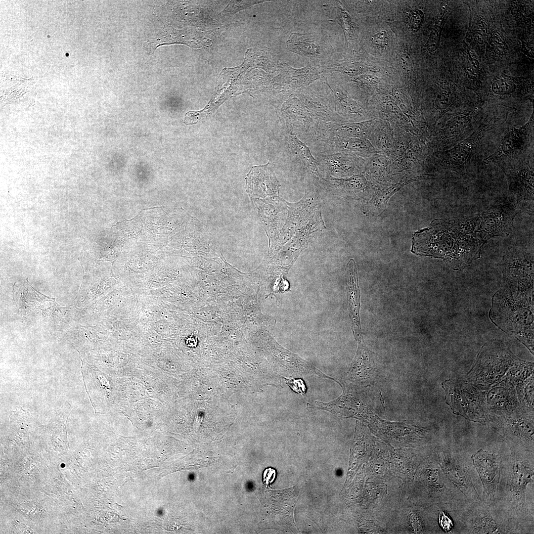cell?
Listing matches in <instances>:
<instances>
[{
	"instance_id": "cell-22",
	"label": "cell",
	"mask_w": 534,
	"mask_h": 534,
	"mask_svg": "<svg viewBox=\"0 0 534 534\" xmlns=\"http://www.w3.org/2000/svg\"><path fill=\"white\" fill-rule=\"evenodd\" d=\"M322 43L312 34L292 33L287 42L288 48L301 55L320 57L324 55Z\"/></svg>"
},
{
	"instance_id": "cell-12",
	"label": "cell",
	"mask_w": 534,
	"mask_h": 534,
	"mask_svg": "<svg viewBox=\"0 0 534 534\" xmlns=\"http://www.w3.org/2000/svg\"><path fill=\"white\" fill-rule=\"evenodd\" d=\"M471 458L482 482L486 501L493 503L499 486L501 457L481 448Z\"/></svg>"
},
{
	"instance_id": "cell-7",
	"label": "cell",
	"mask_w": 534,
	"mask_h": 534,
	"mask_svg": "<svg viewBox=\"0 0 534 534\" xmlns=\"http://www.w3.org/2000/svg\"><path fill=\"white\" fill-rule=\"evenodd\" d=\"M496 432L514 451L534 452L533 415L518 411L491 418Z\"/></svg>"
},
{
	"instance_id": "cell-10",
	"label": "cell",
	"mask_w": 534,
	"mask_h": 534,
	"mask_svg": "<svg viewBox=\"0 0 534 534\" xmlns=\"http://www.w3.org/2000/svg\"><path fill=\"white\" fill-rule=\"evenodd\" d=\"M506 175L509 192L516 197V211L534 214V167L530 160L502 170Z\"/></svg>"
},
{
	"instance_id": "cell-16",
	"label": "cell",
	"mask_w": 534,
	"mask_h": 534,
	"mask_svg": "<svg viewBox=\"0 0 534 534\" xmlns=\"http://www.w3.org/2000/svg\"><path fill=\"white\" fill-rule=\"evenodd\" d=\"M297 96L304 105L309 115L316 122H342L334 112L330 101L311 90H299Z\"/></svg>"
},
{
	"instance_id": "cell-25",
	"label": "cell",
	"mask_w": 534,
	"mask_h": 534,
	"mask_svg": "<svg viewBox=\"0 0 534 534\" xmlns=\"http://www.w3.org/2000/svg\"><path fill=\"white\" fill-rule=\"evenodd\" d=\"M329 88L332 92L333 100L338 102L346 113L350 115H359L361 113V109L356 101L347 97L341 90Z\"/></svg>"
},
{
	"instance_id": "cell-27",
	"label": "cell",
	"mask_w": 534,
	"mask_h": 534,
	"mask_svg": "<svg viewBox=\"0 0 534 534\" xmlns=\"http://www.w3.org/2000/svg\"><path fill=\"white\" fill-rule=\"evenodd\" d=\"M424 19L423 12L419 9L409 11L406 15V21L408 26L414 31H417L421 27Z\"/></svg>"
},
{
	"instance_id": "cell-4",
	"label": "cell",
	"mask_w": 534,
	"mask_h": 534,
	"mask_svg": "<svg viewBox=\"0 0 534 534\" xmlns=\"http://www.w3.org/2000/svg\"><path fill=\"white\" fill-rule=\"evenodd\" d=\"M474 228L471 217L434 221L430 227L416 233L425 240L421 243L424 248L421 252L425 255L443 259L456 270L460 244L466 233Z\"/></svg>"
},
{
	"instance_id": "cell-28",
	"label": "cell",
	"mask_w": 534,
	"mask_h": 534,
	"mask_svg": "<svg viewBox=\"0 0 534 534\" xmlns=\"http://www.w3.org/2000/svg\"><path fill=\"white\" fill-rule=\"evenodd\" d=\"M439 523L441 527L446 533L451 532L453 530V523L452 520L441 509L439 510Z\"/></svg>"
},
{
	"instance_id": "cell-24",
	"label": "cell",
	"mask_w": 534,
	"mask_h": 534,
	"mask_svg": "<svg viewBox=\"0 0 534 534\" xmlns=\"http://www.w3.org/2000/svg\"><path fill=\"white\" fill-rule=\"evenodd\" d=\"M447 11L445 10L438 18L425 44L427 49L433 52L436 51L439 45L442 32L447 17Z\"/></svg>"
},
{
	"instance_id": "cell-29",
	"label": "cell",
	"mask_w": 534,
	"mask_h": 534,
	"mask_svg": "<svg viewBox=\"0 0 534 534\" xmlns=\"http://www.w3.org/2000/svg\"><path fill=\"white\" fill-rule=\"evenodd\" d=\"M371 42L373 45L378 47H385L388 43V38L386 31H379L372 36Z\"/></svg>"
},
{
	"instance_id": "cell-14",
	"label": "cell",
	"mask_w": 534,
	"mask_h": 534,
	"mask_svg": "<svg viewBox=\"0 0 534 534\" xmlns=\"http://www.w3.org/2000/svg\"><path fill=\"white\" fill-rule=\"evenodd\" d=\"M503 280L534 281V256L517 247H510L504 253L500 263Z\"/></svg>"
},
{
	"instance_id": "cell-19",
	"label": "cell",
	"mask_w": 534,
	"mask_h": 534,
	"mask_svg": "<svg viewBox=\"0 0 534 534\" xmlns=\"http://www.w3.org/2000/svg\"><path fill=\"white\" fill-rule=\"evenodd\" d=\"M315 158L318 162V171L328 175L353 172L359 162L358 158L346 152L320 155Z\"/></svg>"
},
{
	"instance_id": "cell-13",
	"label": "cell",
	"mask_w": 534,
	"mask_h": 534,
	"mask_svg": "<svg viewBox=\"0 0 534 534\" xmlns=\"http://www.w3.org/2000/svg\"><path fill=\"white\" fill-rule=\"evenodd\" d=\"M283 141L286 161L290 167L318 174V162L308 146L295 133L292 125L283 120Z\"/></svg>"
},
{
	"instance_id": "cell-18",
	"label": "cell",
	"mask_w": 534,
	"mask_h": 534,
	"mask_svg": "<svg viewBox=\"0 0 534 534\" xmlns=\"http://www.w3.org/2000/svg\"><path fill=\"white\" fill-rule=\"evenodd\" d=\"M533 86L526 82L505 75L495 78L490 87V95L498 99L522 98L533 91Z\"/></svg>"
},
{
	"instance_id": "cell-9",
	"label": "cell",
	"mask_w": 534,
	"mask_h": 534,
	"mask_svg": "<svg viewBox=\"0 0 534 534\" xmlns=\"http://www.w3.org/2000/svg\"><path fill=\"white\" fill-rule=\"evenodd\" d=\"M481 111L476 106L449 114L439 131L437 141L441 147L447 150L469 136L484 118Z\"/></svg>"
},
{
	"instance_id": "cell-11",
	"label": "cell",
	"mask_w": 534,
	"mask_h": 534,
	"mask_svg": "<svg viewBox=\"0 0 534 534\" xmlns=\"http://www.w3.org/2000/svg\"><path fill=\"white\" fill-rule=\"evenodd\" d=\"M518 213L510 204L492 207L477 215L476 231L486 243L494 236L508 235Z\"/></svg>"
},
{
	"instance_id": "cell-17",
	"label": "cell",
	"mask_w": 534,
	"mask_h": 534,
	"mask_svg": "<svg viewBox=\"0 0 534 534\" xmlns=\"http://www.w3.org/2000/svg\"><path fill=\"white\" fill-rule=\"evenodd\" d=\"M282 116L284 120L292 125L300 139L309 132L315 122L299 98L296 97L288 99L283 104Z\"/></svg>"
},
{
	"instance_id": "cell-8",
	"label": "cell",
	"mask_w": 534,
	"mask_h": 534,
	"mask_svg": "<svg viewBox=\"0 0 534 534\" xmlns=\"http://www.w3.org/2000/svg\"><path fill=\"white\" fill-rule=\"evenodd\" d=\"M456 511V520L461 524L466 534H508L499 518L493 516L492 508L481 500L468 502Z\"/></svg>"
},
{
	"instance_id": "cell-23",
	"label": "cell",
	"mask_w": 534,
	"mask_h": 534,
	"mask_svg": "<svg viewBox=\"0 0 534 534\" xmlns=\"http://www.w3.org/2000/svg\"><path fill=\"white\" fill-rule=\"evenodd\" d=\"M463 94L458 88L451 84L439 86L434 94V109L438 119L446 112L458 108L462 103Z\"/></svg>"
},
{
	"instance_id": "cell-26",
	"label": "cell",
	"mask_w": 534,
	"mask_h": 534,
	"mask_svg": "<svg viewBox=\"0 0 534 534\" xmlns=\"http://www.w3.org/2000/svg\"><path fill=\"white\" fill-rule=\"evenodd\" d=\"M520 401L525 407L533 413L534 406V377L531 376L523 385L518 389Z\"/></svg>"
},
{
	"instance_id": "cell-6",
	"label": "cell",
	"mask_w": 534,
	"mask_h": 534,
	"mask_svg": "<svg viewBox=\"0 0 534 534\" xmlns=\"http://www.w3.org/2000/svg\"><path fill=\"white\" fill-rule=\"evenodd\" d=\"M445 402L453 413L475 422L488 419L485 395L471 384L453 380L442 383Z\"/></svg>"
},
{
	"instance_id": "cell-21",
	"label": "cell",
	"mask_w": 534,
	"mask_h": 534,
	"mask_svg": "<svg viewBox=\"0 0 534 534\" xmlns=\"http://www.w3.org/2000/svg\"><path fill=\"white\" fill-rule=\"evenodd\" d=\"M347 284L349 309L353 331L356 339L359 340L362 339L359 317V291L356 267L353 259H351L348 265Z\"/></svg>"
},
{
	"instance_id": "cell-5",
	"label": "cell",
	"mask_w": 534,
	"mask_h": 534,
	"mask_svg": "<svg viewBox=\"0 0 534 534\" xmlns=\"http://www.w3.org/2000/svg\"><path fill=\"white\" fill-rule=\"evenodd\" d=\"M534 119L533 112L524 125L507 129L493 153L484 159L485 164H494L503 170L529 160L533 155Z\"/></svg>"
},
{
	"instance_id": "cell-33",
	"label": "cell",
	"mask_w": 534,
	"mask_h": 534,
	"mask_svg": "<svg viewBox=\"0 0 534 534\" xmlns=\"http://www.w3.org/2000/svg\"><path fill=\"white\" fill-rule=\"evenodd\" d=\"M342 16L345 29L349 35L352 32L353 25L350 15L344 10H341Z\"/></svg>"
},
{
	"instance_id": "cell-20",
	"label": "cell",
	"mask_w": 534,
	"mask_h": 534,
	"mask_svg": "<svg viewBox=\"0 0 534 534\" xmlns=\"http://www.w3.org/2000/svg\"><path fill=\"white\" fill-rule=\"evenodd\" d=\"M485 399L487 411L490 412L493 417L512 413L517 407V399L507 387L492 389Z\"/></svg>"
},
{
	"instance_id": "cell-1",
	"label": "cell",
	"mask_w": 534,
	"mask_h": 534,
	"mask_svg": "<svg viewBox=\"0 0 534 534\" xmlns=\"http://www.w3.org/2000/svg\"><path fill=\"white\" fill-rule=\"evenodd\" d=\"M534 452L514 451L501 457L499 486L493 504L500 510V520L508 534L525 533L534 528V509L527 503L529 484H534Z\"/></svg>"
},
{
	"instance_id": "cell-32",
	"label": "cell",
	"mask_w": 534,
	"mask_h": 534,
	"mask_svg": "<svg viewBox=\"0 0 534 534\" xmlns=\"http://www.w3.org/2000/svg\"><path fill=\"white\" fill-rule=\"evenodd\" d=\"M492 42L494 43L495 49L498 51V54H503L505 52V43L502 40L499 36L496 34L492 38Z\"/></svg>"
},
{
	"instance_id": "cell-15",
	"label": "cell",
	"mask_w": 534,
	"mask_h": 534,
	"mask_svg": "<svg viewBox=\"0 0 534 534\" xmlns=\"http://www.w3.org/2000/svg\"><path fill=\"white\" fill-rule=\"evenodd\" d=\"M446 471L450 482L465 496L469 502L482 500L473 484L465 462L458 453L447 456Z\"/></svg>"
},
{
	"instance_id": "cell-3",
	"label": "cell",
	"mask_w": 534,
	"mask_h": 534,
	"mask_svg": "<svg viewBox=\"0 0 534 534\" xmlns=\"http://www.w3.org/2000/svg\"><path fill=\"white\" fill-rule=\"evenodd\" d=\"M494 117L484 118L475 131L456 145L444 150L438 156L442 167L463 176L474 170L475 167L485 164L481 151L489 135L503 125L507 119Z\"/></svg>"
},
{
	"instance_id": "cell-31",
	"label": "cell",
	"mask_w": 534,
	"mask_h": 534,
	"mask_svg": "<svg viewBox=\"0 0 534 534\" xmlns=\"http://www.w3.org/2000/svg\"><path fill=\"white\" fill-rule=\"evenodd\" d=\"M399 63L401 69L408 72L411 67V59L409 55L406 53H403L399 58Z\"/></svg>"
},
{
	"instance_id": "cell-2",
	"label": "cell",
	"mask_w": 534,
	"mask_h": 534,
	"mask_svg": "<svg viewBox=\"0 0 534 534\" xmlns=\"http://www.w3.org/2000/svg\"><path fill=\"white\" fill-rule=\"evenodd\" d=\"M534 290L502 283L492 298L489 317L497 327L514 336L534 354Z\"/></svg>"
},
{
	"instance_id": "cell-30",
	"label": "cell",
	"mask_w": 534,
	"mask_h": 534,
	"mask_svg": "<svg viewBox=\"0 0 534 534\" xmlns=\"http://www.w3.org/2000/svg\"><path fill=\"white\" fill-rule=\"evenodd\" d=\"M276 476L275 469L272 468H267L264 470L263 473V481L265 485L269 486L274 481Z\"/></svg>"
}]
</instances>
